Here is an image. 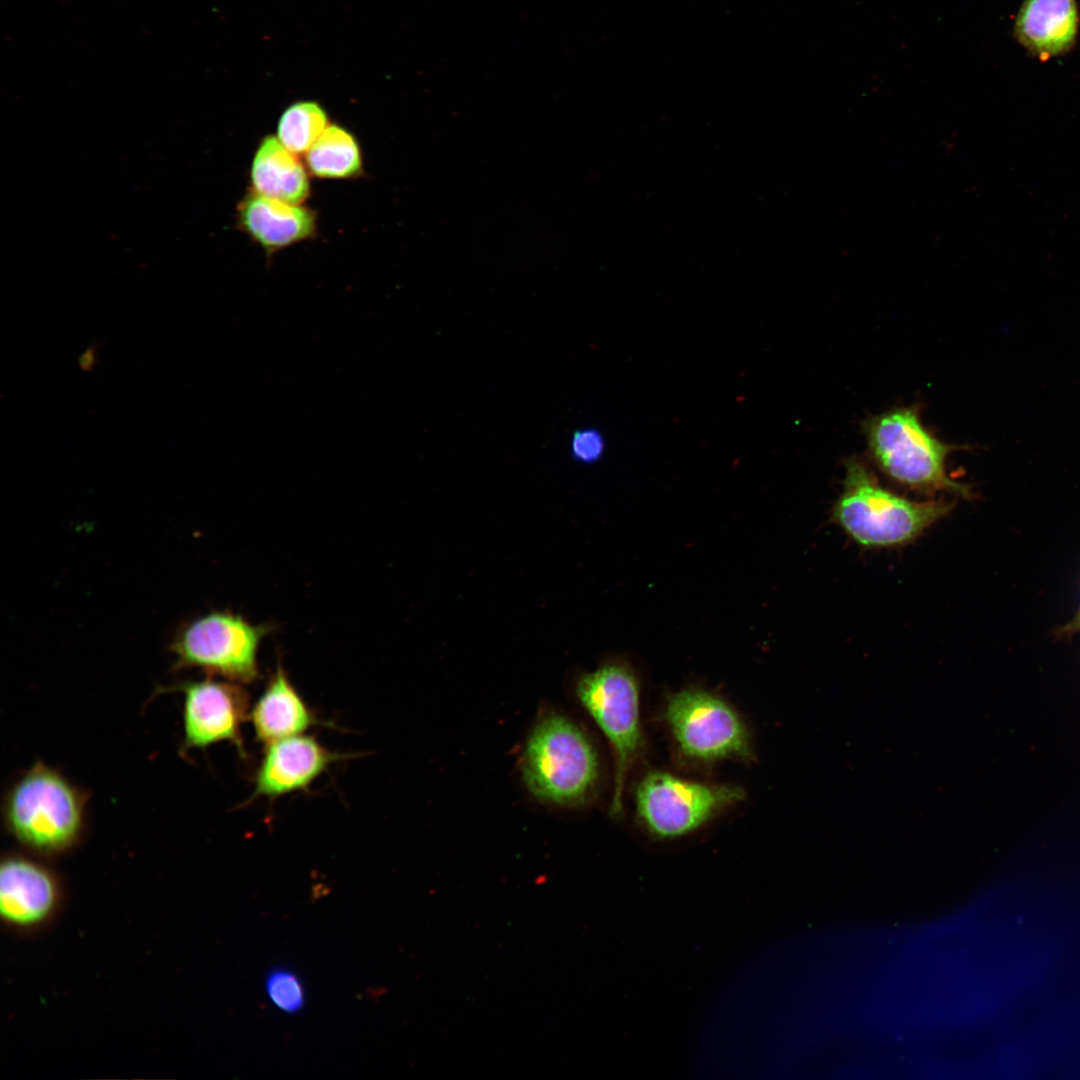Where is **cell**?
Masks as SVG:
<instances>
[{"instance_id":"obj_1","label":"cell","mask_w":1080,"mask_h":1080,"mask_svg":"<svg viewBox=\"0 0 1080 1080\" xmlns=\"http://www.w3.org/2000/svg\"><path fill=\"white\" fill-rule=\"evenodd\" d=\"M88 798L60 771L36 761L5 793L3 824L25 851L46 859L58 857L83 840Z\"/></svg>"},{"instance_id":"obj_2","label":"cell","mask_w":1080,"mask_h":1080,"mask_svg":"<svg viewBox=\"0 0 1080 1080\" xmlns=\"http://www.w3.org/2000/svg\"><path fill=\"white\" fill-rule=\"evenodd\" d=\"M953 504L944 499L914 501L880 485L859 459L845 462L842 491L832 520L863 549L908 545L946 517Z\"/></svg>"},{"instance_id":"obj_3","label":"cell","mask_w":1080,"mask_h":1080,"mask_svg":"<svg viewBox=\"0 0 1080 1080\" xmlns=\"http://www.w3.org/2000/svg\"><path fill=\"white\" fill-rule=\"evenodd\" d=\"M863 432L873 462L896 484L922 494L974 497L969 486L955 481L946 469L948 455L960 447L928 431L917 407H897L869 417Z\"/></svg>"},{"instance_id":"obj_4","label":"cell","mask_w":1080,"mask_h":1080,"mask_svg":"<svg viewBox=\"0 0 1080 1080\" xmlns=\"http://www.w3.org/2000/svg\"><path fill=\"white\" fill-rule=\"evenodd\" d=\"M528 790L545 802L584 803L598 780V759L586 734L559 713L544 715L534 726L522 757Z\"/></svg>"},{"instance_id":"obj_5","label":"cell","mask_w":1080,"mask_h":1080,"mask_svg":"<svg viewBox=\"0 0 1080 1080\" xmlns=\"http://www.w3.org/2000/svg\"><path fill=\"white\" fill-rule=\"evenodd\" d=\"M577 697L608 740L614 757L610 813L622 810L628 772L642 745L639 684L631 668L612 662L580 676Z\"/></svg>"},{"instance_id":"obj_6","label":"cell","mask_w":1080,"mask_h":1080,"mask_svg":"<svg viewBox=\"0 0 1080 1080\" xmlns=\"http://www.w3.org/2000/svg\"><path fill=\"white\" fill-rule=\"evenodd\" d=\"M270 630L268 625H254L229 611L200 616L183 625L173 638V669L197 668L209 676L253 682L260 673L259 646Z\"/></svg>"},{"instance_id":"obj_7","label":"cell","mask_w":1080,"mask_h":1080,"mask_svg":"<svg viewBox=\"0 0 1080 1080\" xmlns=\"http://www.w3.org/2000/svg\"><path fill=\"white\" fill-rule=\"evenodd\" d=\"M744 797V790L736 785L702 783L653 771L639 783L635 803L649 833L672 840L693 833Z\"/></svg>"},{"instance_id":"obj_8","label":"cell","mask_w":1080,"mask_h":1080,"mask_svg":"<svg viewBox=\"0 0 1080 1080\" xmlns=\"http://www.w3.org/2000/svg\"><path fill=\"white\" fill-rule=\"evenodd\" d=\"M665 719L680 750L690 758H751L744 722L731 705L706 690L690 688L671 695Z\"/></svg>"},{"instance_id":"obj_9","label":"cell","mask_w":1080,"mask_h":1080,"mask_svg":"<svg viewBox=\"0 0 1080 1080\" xmlns=\"http://www.w3.org/2000/svg\"><path fill=\"white\" fill-rule=\"evenodd\" d=\"M47 860L27 851L2 856L0 917L3 927L17 936L41 933L63 910L64 882Z\"/></svg>"},{"instance_id":"obj_10","label":"cell","mask_w":1080,"mask_h":1080,"mask_svg":"<svg viewBox=\"0 0 1080 1080\" xmlns=\"http://www.w3.org/2000/svg\"><path fill=\"white\" fill-rule=\"evenodd\" d=\"M162 690L176 691L183 696L180 746L183 756L190 750L206 749L220 742H230L240 754L244 753L241 728L249 718V698L238 682L209 676Z\"/></svg>"},{"instance_id":"obj_11","label":"cell","mask_w":1080,"mask_h":1080,"mask_svg":"<svg viewBox=\"0 0 1080 1080\" xmlns=\"http://www.w3.org/2000/svg\"><path fill=\"white\" fill-rule=\"evenodd\" d=\"M343 755L314 737L295 735L266 745L255 774L254 796L274 799L304 790Z\"/></svg>"},{"instance_id":"obj_12","label":"cell","mask_w":1080,"mask_h":1080,"mask_svg":"<svg viewBox=\"0 0 1080 1080\" xmlns=\"http://www.w3.org/2000/svg\"><path fill=\"white\" fill-rule=\"evenodd\" d=\"M236 224L267 255L311 239L317 233L314 210L253 191L239 201Z\"/></svg>"},{"instance_id":"obj_13","label":"cell","mask_w":1080,"mask_h":1080,"mask_svg":"<svg viewBox=\"0 0 1080 1080\" xmlns=\"http://www.w3.org/2000/svg\"><path fill=\"white\" fill-rule=\"evenodd\" d=\"M249 719L256 739L266 745L302 734L318 723L281 665L250 709Z\"/></svg>"},{"instance_id":"obj_14","label":"cell","mask_w":1080,"mask_h":1080,"mask_svg":"<svg viewBox=\"0 0 1080 1080\" xmlns=\"http://www.w3.org/2000/svg\"><path fill=\"white\" fill-rule=\"evenodd\" d=\"M297 156L283 146L275 135L263 137L250 165L251 191L289 203L303 204L310 195L309 171Z\"/></svg>"},{"instance_id":"obj_15","label":"cell","mask_w":1080,"mask_h":1080,"mask_svg":"<svg viewBox=\"0 0 1080 1080\" xmlns=\"http://www.w3.org/2000/svg\"><path fill=\"white\" fill-rule=\"evenodd\" d=\"M1077 24L1075 0H1026L1017 17L1016 34L1032 53L1050 57L1072 45Z\"/></svg>"},{"instance_id":"obj_16","label":"cell","mask_w":1080,"mask_h":1080,"mask_svg":"<svg viewBox=\"0 0 1080 1080\" xmlns=\"http://www.w3.org/2000/svg\"><path fill=\"white\" fill-rule=\"evenodd\" d=\"M305 163L309 173L321 179H351L363 171L358 140L338 124L328 125L305 154Z\"/></svg>"},{"instance_id":"obj_17","label":"cell","mask_w":1080,"mask_h":1080,"mask_svg":"<svg viewBox=\"0 0 1080 1080\" xmlns=\"http://www.w3.org/2000/svg\"><path fill=\"white\" fill-rule=\"evenodd\" d=\"M328 125V115L319 103L297 101L280 115L275 136L292 153L306 154Z\"/></svg>"},{"instance_id":"obj_18","label":"cell","mask_w":1080,"mask_h":1080,"mask_svg":"<svg viewBox=\"0 0 1080 1080\" xmlns=\"http://www.w3.org/2000/svg\"><path fill=\"white\" fill-rule=\"evenodd\" d=\"M269 999L280 1010L295 1014L305 1005V991L299 977L287 968L272 969L265 979Z\"/></svg>"},{"instance_id":"obj_19","label":"cell","mask_w":1080,"mask_h":1080,"mask_svg":"<svg viewBox=\"0 0 1080 1080\" xmlns=\"http://www.w3.org/2000/svg\"><path fill=\"white\" fill-rule=\"evenodd\" d=\"M606 449L602 432L593 427L575 430L570 438L569 452L572 458L582 464L598 462Z\"/></svg>"},{"instance_id":"obj_20","label":"cell","mask_w":1080,"mask_h":1080,"mask_svg":"<svg viewBox=\"0 0 1080 1080\" xmlns=\"http://www.w3.org/2000/svg\"><path fill=\"white\" fill-rule=\"evenodd\" d=\"M97 362V351L94 346L88 347L80 355L78 364L81 370L90 371Z\"/></svg>"},{"instance_id":"obj_21","label":"cell","mask_w":1080,"mask_h":1080,"mask_svg":"<svg viewBox=\"0 0 1080 1080\" xmlns=\"http://www.w3.org/2000/svg\"><path fill=\"white\" fill-rule=\"evenodd\" d=\"M1079 631H1080V605H1079V608H1078L1075 616L1073 617V619L1070 622H1068L1065 626H1063L1060 629L1059 633L1062 634V635H1071V634L1079 632Z\"/></svg>"}]
</instances>
